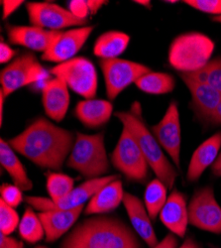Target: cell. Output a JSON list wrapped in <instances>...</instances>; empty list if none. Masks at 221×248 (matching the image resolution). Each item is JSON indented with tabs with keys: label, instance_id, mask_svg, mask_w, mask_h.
I'll return each mask as SVG.
<instances>
[{
	"label": "cell",
	"instance_id": "18",
	"mask_svg": "<svg viewBox=\"0 0 221 248\" xmlns=\"http://www.w3.org/2000/svg\"><path fill=\"white\" fill-rule=\"evenodd\" d=\"M123 204L135 232L139 235L148 247L154 248L158 243V237L155 233L152 219L146 210L144 202L138 197L125 192Z\"/></svg>",
	"mask_w": 221,
	"mask_h": 248
},
{
	"label": "cell",
	"instance_id": "25",
	"mask_svg": "<svg viewBox=\"0 0 221 248\" xmlns=\"http://www.w3.org/2000/svg\"><path fill=\"white\" fill-rule=\"evenodd\" d=\"M130 42V37L120 31H108L100 35L94 43L93 54L103 60L117 59L124 53Z\"/></svg>",
	"mask_w": 221,
	"mask_h": 248
},
{
	"label": "cell",
	"instance_id": "38",
	"mask_svg": "<svg viewBox=\"0 0 221 248\" xmlns=\"http://www.w3.org/2000/svg\"><path fill=\"white\" fill-rule=\"evenodd\" d=\"M177 238L174 233L167 234L154 248H178Z\"/></svg>",
	"mask_w": 221,
	"mask_h": 248
},
{
	"label": "cell",
	"instance_id": "35",
	"mask_svg": "<svg viewBox=\"0 0 221 248\" xmlns=\"http://www.w3.org/2000/svg\"><path fill=\"white\" fill-rule=\"evenodd\" d=\"M1 3L3 7L2 18L6 19L21 6L22 3H24V1H22V0H3Z\"/></svg>",
	"mask_w": 221,
	"mask_h": 248
},
{
	"label": "cell",
	"instance_id": "29",
	"mask_svg": "<svg viewBox=\"0 0 221 248\" xmlns=\"http://www.w3.org/2000/svg\"><path fill=\"white\" fill-rule=\"evenodd\" d=\"M46 188L50 200L58 202L66 198L74 189V180L63 173L49 172L47 174Z\"/></svg>",
	"mask_w": 221,
	"mask_h": 248
},
{
	"label": "cell",
	"instance_id": "37",
	"mask_svg": "<svg viewBox=\"0 0 221 248\" xmlns=\"http://www.w3.org/2000/svg\"><path fill=\"white\" fill-rule=\"evenodd\" d=\"M15 54L16 52L8 44L1 41V43H0V63H8V62H10L13 59Z\"/></svg>",
	"mask_w": 221,
	"mask_h": 248
},
{
	"label": "cell",
	"instance_id": "1",
	"mask_svg": "<svg viewBox=\"0 0 221 248\" xmlns=\"http://www.w3.org/2000/svg\"><path fill=\"white\" fill-rule=\"evenodd\" d=\"M75 138L72 131L39 117L8 143L11 148L37 166L59 171L68 160Z\"/></svg>",
	"mask_w": 221,
	"mask_h": 248
},
{
	"label": "cell",
	"instance_id": "8",
	"mask_svg": "<svg viewBox=\"0 0 221 248\" xmlns=\"http://www.w3.org/2000/svg\"><path fill=\"white\" fill-rule=\"evenodd\" d=\"M49 73L32 53H25L5 67L0 75L1 92L6 98L20 88L49 78Z\"/></svg>",
	"mask_w": 221,
	"mask_h": 248
},
{
	"label": "cell",
	"instance_id": "4",
	"mask_svg": "<svg viewBox=\"0 0 221 248\" xmlns=\"http://www.w3.org/2000/svg\"><path fill=\"white\" fill-rule=\"evenodd\" d=\"M214 42L206 34L189 32L176 37L169 48V63L179 74H192L210 61Z\"/></svg>",
	"mask_w": 221,
	"mask_h": 248
},
{
	"label": "cell",
	"instance_id": "10",
	"mask_svg": "<svg viewBox=\"0 0 221 248\" xmlns=\"http://www.w3.org/2000/svg\"><path fill=\"white\" fill-rule=\"evenodd\" d=\"M119 178L120 177L118 175H109L96 179L87 180L83 184L75 187L66 198L59 201L58 202H54L52 200L47 198L34 196H27L25 198V201L33 209L40 212L50 210H74L78 208V206L85 205V203L88 200H90L99 190H102L106 185Z\"/></svg>",
	"mask_w": 221,
	"mask_h": 248
},
{
	"label": "cell",
	"instance_id": "7",
	"mask_svg": "<svg viewBox=\"0 0 221 248\" xmlns=\"http://www.w3.org/2000/svg\"><path fill=\"white\" fill-rule=\"evenodd\" d=\"M50 73L62 78L73 92L86 99H91L96 95L97 73L92 62L88 58L74 57L57 65Z\"/></svg>",
	"mask_w": 221,
	"mask_h": 248
},
{
	"label": "cell",
	"instance_id": "24",
	"mask_svg": "<svg viewBox=\"0 0 221 248\" xmlns=\"http://www.w3.org/2000/svg\"><path fill=\"white\" fill-rule=\"evenodd\" d=\"M0 164L9 174L13 184L23 192H28L33 189V182L28 177L23 164L20 162L16 152L4 139L0 140Z\"/></svg>",
	"mask_w": 221,
	"mask_h": 248
},
{
	"label": "cell",
	"instance_id": "2",
	"mask_svg": "<svg viewBox=\"0 0 221 248\" xmlns=\"http://www.w3.org/2000/svg\"><path fill=\"white\" fill-rule=\"evenodd\" d=\"M59 248H143L133 227L121 218L96 215L73 227Z\"/></svg>",
	"mask_w": 221,
	"mask_h": 248
},
{
	"label": "cell",
	"instance_id": "22",
	"mask_svg": "<svg viewBox=\"0 0 221 248\" xmlns=\"http://www.w3.org/2000/svg\"><path fill=\"white\" fill-rule=\"evenodd\" d=\"M122 182L116 179L99 190L88 202L84 211L86 216L105 215L113 212L123 202Z\"/></svg>",
	"mask_w": 221,
	"mask_h": 248
},
{
	"label": "cell",
	"instance_id": "43",
	"mask_svg": "<svg viewBox=\"0 0 221 248\" xmlns=\"http://www.w3.org/2000/svg\"><path fill=\"white\" fill-rule=\"evenodd\" d=\"M5 97L2 93V92L0 91V113H1V123H2V117H3V101Z\"/></svg>",
	"mask_w": 221,
	"mask_h": 248
},
{
	"label": "cell",
	"instance_id": "6",
	"mask_svg": "<svg viewBox=\"0 0 221 248\" xmlns=\"http://www.w3.org/2000/svg\"><path fill=\"white\" fill-rule=\"evenodd\" d=\"M111 163L131 182L145 183L148 180L149 164L134 137L124 127L111 154Z\"/></svg>",
	"mask_w": 221,
	"mask_h": 248
},
{
	"label": "cell",
	"instance_id": "40",
	"mask_svg": "<svg viewBox=\"0 0 221 248\" xmlns=\"http://www.w3.org/2000/svg\"><path fill=\"white\" fill-rule=\"evenodd\" d=\"M207 121L214 125H221V101Z\"/></svg>",
	"mask_w": 221,
	"mask_h": 248
},
{
	"label": "cell",
	"instance_id": "9",
	"mask_svg": "<svg viewBox=\"0 0 221 248\" xmlns=\"http://www.w3.org/2000/svg\"><path fill=\"white\" fill-rule=\"evenodd\" d=\"M99 66L103 73L106 94L110 100H114L127 87L144 75L152 72L143 64L123 59H100Z\"/></svg>",
	"mask_w": 221,
	"mask_h": 248
},
{
	"label": "cell",
	"instance_id": "39",
	"mask_svg": "<svg viewBox=\"0 0 221 248\" xmlns=\"http://www.w3.org/2000/svg\"><path fill=\"white\" fill-rule=\"evenodd\" d=\"M87 2L90 14H95L104 4L108 3V1H104V0H88Z\"/></svg>",
	"mask_w": 221,
	"mask_h": 248
},
{
	"label": "cell",
	"instance_id": "11",
	"mask_svg": "<svg viewBox=\"0 0 221 248\" xmlns=\"http://www.w3.org/2000/svg\"><path fill=\"white\" fill-rule=\"evenodd\" d=\"M189 224L198 230L221 234V206L210 186L194 192L189 204Z\"/></svg>",
	"mask_w": 221,
	"mask_h": 248
},
{
	"label": "cell",
	"instance_id": "13",
	"mask_svg": "<svg viewBox=\"0 0 221 248\" xmlns=\"http://www.w3.org/2000/svg\"><path fill=\"white\" fill-rule=\"evenodd\" d=\"M152 133L160 146L170 156L177 170L180 169V146H182V130H180L179 112L177 102L172 101L160 122L151 128Z\"/></svg>",
	"mask_w": 221,
	"mask_h": 248
},
{
	"label": "cell",
	"instance_id": "46",
	"mask_svg": "<svg viewBox=\"0 0 221 248\" xmlns=\"http://www.w3.org/2000/svg\"><path fill=\"white\" fill-rule=\"evenodd\" d=\"M35 248H48V247H46V246H37Z\"/></svg>",
	"mask_w": 221,
	"mask_h": 248
},
{
	"label": "cell",
	"instance_id": "28",
	"mask_svg": "<svg viewBox=\"0 0 221 248\" xmlns=\"http://www.w3.org/2000/svg\"><path fill=\"white\" fill-rule=\"evenodd\" d=\"M18 231L20 237L30 244L41 241L45 235L42 221L32 208H26L24 215L20 220Z\"/></svg>",
	"mask_w": 221,
	"mask_h": 248
},
{
	"label": "cell",
	"instance_id": "27",
	"mask_svg": "<svg viewBox=\"0 0 221 248\" xmlns=\"http://www.w3.org/2000/svg\"><path fill=\"white\" fill-rule=\"evenodd\" d=\"M168 200V188L158 178L152 180L146 187L144 204L152 220L160 215Z\"/></svg>",
	"mask_w": 221,
	"mask_h": 248
},
{
	"label": "cell",
	"instance_id": "42",
	"mask_svg": "<svg viewBox=\"0 0 221 248\" xmlns=\"http://www.w3.org/2000/svg\"><path fill=\"white\" fill-rule=\"evenodd\" d=\"M178 248H204V246L192 238H187Z\"/></svg>",
	"mask_w": 221,
	"mask_h": 248
},
{
	"label": "cell",
	"instance_id": "36",
	"mask_svg": "<svg viewBox=\"0 0 221 248\" xmlns=\"http://www.w3.org/2000/svg\"><path fill=\"white\" fill-rule=\"evenodd\" d=\"M0 248H24V243L10 235L0 233Z\"/></svg>",
	"mask_w": 221,
	"mask_h": 248
},
{
	"label": "cell",
	"instance_id": "26",
	"mask_svg": "<svg viewBox=\"0 0 221 248\" xmlns=\"http://www.w3.org/2000/svg\"><path fill=\"white\" fill-rule=\"evenodd\" d=\"M135 85L140 91L146 93L165 94L174 91L176 80L170 74L150 72L140 78Z\"/></svg>",
	"mask_w": 221,
	"mask_h": 248
},
{
	"label": "cell",
	"instance_id": "14",
	"mask_svg": "<svg viewBox=\"0 0 221 248\" xmlns=\"http://www.w3.org/2000/svg\"><path fill=\"white\" fill-rule=\"evenodd\" d=\"M93 26H84L61 32L51 47L42 55V60L62 64L74 59L88 41Z\"/></svg>",
	"mask_w": 221,
	"mask_h": 248
},
{
	"label": "cell",
	"instance_id": "33",
	"mask_svg": "<svg viewBox=\"0 0 221 248\" xmlns=\"http://www.w3.org/2000/svg\"><path fill=\"white\" fill-rule=\"evenodd\" d=\"M187 5L214 16L221 15V0H185Z\"/></svg>",
	"mask_w": 221,
	"mask_h": 248
},
{
	"label": "cell",
	"instance_id": "17",
	"mask_svg": "<svg viewBox=\"0 0 221 248\" xmlns=\"http://www.w3.org/2000/svg\"><path fill=\"white\" fill-rule=\"evenodd\" d=\"M159 217L171 233H174L179 238H184L189 225V211L186 196L177 190L172 191Z\"/></svg>",
	"mask_w": 221,
	"mask_h": 248
},
{
	"label": "cell",
	"instance_id": "21",
	"mask_svg": "<svg viewBox=\"0 0 221 248\" xmlns=\"http://www.w3.org/2000/svg\"><path fill=\"white\" fill-rule=\"evenodd\" d=\"M221 148V131L210 136L194 150L188 167L187 178L190 182H197L204 172L211 167Z\"/></svg>",
	"mask_w": 221,
	"mask_h": 248
},
{
	"label": "cell",
	"instance_id": "19",
	"mask_svg": "<svg viewBox=\"0 0 221 248\" xmlns=\"http://www.w3.org/2000/svg\"><path fill=\"white\" fill-rule=\"evenodd\" d=\"M42 102L46 114L51 119L62 121L70 106L69 87L66 82L57 77L46 81L42 90Z\"/></svg>",
	"mask_w": 221,
	"mask_h": 248
},
{
	"label": "cell",
	"instance_id": "45",
	"mask_svg": "<svg viewBox=\"0 0 221 248\" xmlns=\"http://www.w3.org/2000/svg\"><path fill=\"white\" fill-rule=\"evenodd\" d=\"M212 21L221 24V15L220 16H213L212 17Z\"/></svg>",
	"mask_w": 221,
	"mask_h": 248
},
{
	"label": "cell",
	"instance_id": "20",
	"mask_svg": "<svg viewBox=\"0 0 221 248\" xmlns=\"http://www.w3.org/2000/svg\"><path fill=\"white\" fill-rule=\"evenodd\" d=\"M85 205L78 206L76 209L63 211V210H50L38 214L45 230V236L47 242H55L65 235L77 218L83 213Z\"/></svg>",
	"mask_w": 221,
	"mask_h": 248
},
{
	"label": "cell",
	"instance_id": "30",
	"mask_svg": "<svg viewBox=\"0 0 221 248\" xmlns=\"http://www.w3.org/2000/svg\"><path fill=\"white\" fill-rule=\"evenodd\" d=\"M189 75L200 81L206 82L221 93V57L210 60L205 68Z\"/></svg>",
	"mask_w": 221,
	"mask_h": 248
},
{
	"label": "cell",
	"instance_id": "23",
	"mask_svg": "<svg viewBox=\"0 0 221 248\" xmlns=\"http://www.w3.org/2000/svg\"><path fill=\"white\" fill-rule=\"evenodd\" d=\"M112 111L110 101L91 98L79 101L74 108V115L85 126L97 128L109 121Z\"/></svg>",
	"mask_w": 221,
	"mask_h": 248
},
{
	"label": "cell",
	"instance_id": "32",
	"mask_svg": "<svg viewBox=\"0 0 221 248\" xmlns=\"http://www.w3.org/2000/svg\"><path fill=\"white\" fill-rule=\"evenodd\" d=\"M0 195H1V200L14 209L23 202V191L14 184H2L0 187Z\"/></svg>",
	"mask_w": 221,
	"mask_h": 248
},
{
	"label": "cell",
	"instance_id": "3",
	"mask_svg": "<svg viewBox=\"0 0 221 248\" xmlns=\"http://www.w3.org/2000/svg\"><path fill=\"white\" fill-rule=\"evenodd\" d=\"M115 116L134 137L156 177L162 181L169 190H173L178 175L177 169L169 161L165 151L160 146L152 131L147 127L142 116L141 106L135 102L131 110L118 111Z\"/></svg>",
	"mask_w": 221,
	"mask_h": 248
},
{
	"label": "cell",
	"instance_id": "44",
	"mask_svg": "<svg viewBox=\"0 0 221 248\" xmlns=\"http://www.w3.org/2000/svg\"><path fill=\"white\" fill-rule=\"evenodd\" d=\"M134 3H137V4H140V5H143V6H146V7H151V1H149V0H135Z\"/></svg>",
	"mask_w": 221,
	"mask_h": 248
},
{
	"label": "cell",
	"instance_id": "5",
	"mask_svg": "<svg viewBox=\"0 0 221 248\" xmlns=\"http://www.w3.org/2000/svg\"><path fill=\"white\" fill-rule=\"evenodd\" d=\"M67 166L87 180L104 177L110 171L107 158L104 134H85L77 132L73 150L67 160Z\"/></svg>",
	"mask_w": 221,
	"mask_h": 248
},
{
	"label": "cell",
	"instance_id": "41",
	"mask_svg": "<svg viewBox=\"0 0 221 248\" xmlns=\"http://www.w3.org/2000/svg\"><path fill=\"white\" fill-rule=\"evenodd\" d=\"M211 173L215 177H221V152L219 153L217 159L211 166Z\"/></svg>",
	"mask_w": 221,
	"mask_h": 248
},
{
	"label": "cell",
	"instance_id": "15",
	"mask_svg": "<svg viewBox=\"0 0 221 248\" xmlns=\"http://www.w3.org/2000/svg\"><path fill=\"white\" fill-rule=\"evenodd\" d=\"M9 42L25 47L29 50L42 52L48 51L54 41L59 37V31H49L37 26L7 25Z\"/></svg>",
	"mask_w": 221,
	"mask_h": 248
},
{
	"label": "cell",
	"instance_id": "12",
	"mask_svg": "<svg viewBox=\"0 0 221 248\" xmlns=\"http://www.w3.org/2000/svg\"><path fill=\"white\" fill-rule=\"evenodd\" d=\"M26 8L30 23L49 31H59L74 26L84 27L87 24V20L74 17L69 9L55 3L29 2L26 4Z\"/></svg>",
	"mask_w": 221,
	"mask_h": 248
},
{
	"label": "cell",
	"instance_id": "16",
	"mask_svg": "<svg viewBox=\"0 0 221 248\" xmlns=\"http://www.w3.org/2000/svg\"><path fill=\"white\" fill-rule=\"evenodd\" d=\"M192 95V108L202 119L208 120L221 101V93L189 74H179Z\"/></svg>",
	"mask_w": 221,
	"mask_h": 248
},
{
	"label": "cell",
	"instance_id": "31",
	"mask_svg": "<svg viewBox=\"0 0 221 248\" xmlns=\"http://www.w3.org/2000/svg\"><path fill=\"white\" fill-rule=\"evenodd\" d=\"M19 215L12 206L0 200V232L5 235L12 234L20 223Z\"/></svg>",
	"mask_w": 221,
	"mask_h": 248
},
{
	"label": "cell",
	"instance_id": "34",
	"mask_svg": "<svg viewBox=\"0 0 221 248\" xmlns=\"http://www.w3.org/2000/svg\"><path fill=\"white\" fill-rule=\"evenodd\" d=\"M68 7L69 11L74 17L82 20H87V17L90 13L86 0H71L68 2Z\"/></svg>",
	"mask_w": 221,
	"mask_h": 248
}]
</instances>
